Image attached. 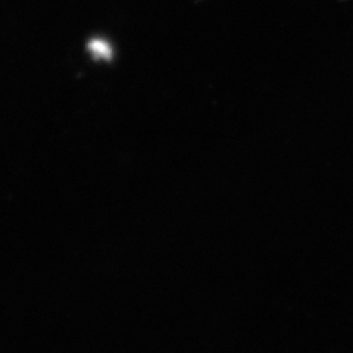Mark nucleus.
Returning <instances> with one entry per match:
<instances>
[{"label":"nucleus","instance_id":"f257e3e1","mask_svg":"<svg viewBox=\"0 0 353 353\" xmlns=\"http://www.w3.org/2000/svg\"><path fill=\"white\" fill-rule=\"evenodd\" d=\"M87 49L96 59H110V57H112V48L102 39H93L87 44Z\"/></svg>","mask_w":353,"mask_h":353}]
</instances>
